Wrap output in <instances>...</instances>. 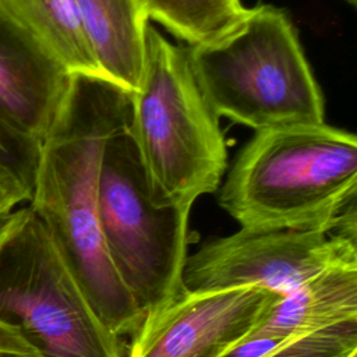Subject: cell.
Returning a JSON list of instances; mask_svg holds the SVG:
<instances>
[{"instance_id":"18","label":"cell","mask_w":357,"mask_h":357,"mask_svg":"<svg viewBox=\"0 0 357 357\" xmlns=\"http://www.w3.org/2000/svg\"><path fill=\"white\" fill-rule=\"evenodd\" d=\"M28 211H29V205L20 206V208L11 211L10 213H7L0 220V247L15 231V229L22 223V220L25 219Z\"/></svg>"},{"instance_id":"16","label":"cell","mask_w":357,"mask_h":357,"mask_svg":"<svg viewBox=\"0 0 357 357\" xmlns=\"http://www.w3.org/2000/svg\"><path fill=\"white\" fill-rule=\"evenodd\" d=\"M32 184L11 166L0 162V213H8L29 202Z\"/></svg>"},{"instance_id":"8","label":"cell","mask_w":357,"mask_h":357,"mask_svg":"<svg viewBox=\"0 0 357 357\" xmlns=\"http://www.w3.org/2000/svg\"><path fill=\"white\" fill-rule=\"evenodd\" d=\"M278 297L258 286L185 289L142 319L127 357H220L258 326Z\"/></svg>"},{"instance_id":"9","label":"cell","mask_w":357,"mask_h":357,"mask_svg":"<svg viewBox=\"0 0 357 357\" xmlns=\"http://www.w3.org/2000/svg\"><path fill=\"white\" fill-rule=\"evenodd\" d=\"M73 77L0 17V124L42 148L70 93Z\"/></svg>"},{"instance_id":"12","label":"cell","mask_w":357,"mask_h":357,"mask_svg":"<svg viewBox=\"0 0 357 357\" xmlns=\"http://www.w3.org/2000/svg\"><path fill=\"white\" fill-rule=\"evenodd\" d=\"M0 17L71 75L103 77L75 0H0Z\"/></svg>"},{"instance_id":"15","label":"cell","mask_w":357,"mask_h":357,"mask_svg":"<svg viewBox=\"0 0 357 357\" xmlns=\"http://www.w3.org/2000/svg\"><path fill=\"white\" fill-rule=\"evenodd\" d=\"M40 148L25 142L0 124V162L11 166L33 187Z\"/></svg>"},{"instance_id":"14","label":"cell","mask_w":357,"mask_h":357,"mask_svg":"<svg viewBox=\"0 0 357 357\" xmlns=\"http://www.w3.org/2000/svg\"><path fill=\"white\" fill-rule=\"evenodd\" d=\"M357 351V319L279 339L257 357H349Z\"/></svg>"},{"instance_id":"7","label":"cell","mask_w":357,"mask_h":357,"mask_svg":"<svg viewBox=\"0 0 357 357\" xmlns=\"http://www.w3.org/2000/svg\"><path fill=\"white\" fill-rule=\"evenodd\" d=\"M357 259V240L298 230L238 231L204 243L187 257V290L258 286L284 296L322 269Z\"/></svg>"},{"instance_id":"3","label":"cell","mask_w":357,"mask_h":357,"mask_svg":"<svg viewBox=\"0 0 357 357\" xmlns=\"http://www.w3.org/2000/svg\"><path fill=\"white\" fill-rule=\"evenodd\" d=\"M128 131L155 204L191 209L198 197L218 190L227 166L219 117L195 81L188 47L151 25Z\"/></svg>"},{"instance_id":"1","label":"cell","mask_w":357,"mask_h":357,"mask_svg":"<svg viewBox=\"0 0 357 357\" xmlns=\"http://www.w3.org/2000/svg\"><path fill=\"white\" fill-rule=\"evenodd\" d=\"M131 92L92 75H74L66 106L40 148L29 206L103 324L134 335L144 315L107 254L98 216L103 146L130 123Z\"/></svg>"},{"instance_id":"6","label":"cell","mask_w":357,"mask_h":357,"mask_svg":"<svg viewBox=\"0 0 357 357\" xmlns=\"http://www.w3.org/2000/svg\"><path fill=\"white\" fill-rule=\"evenodd\" d=\"M0 322L46 357H124L31 206L0 247Z\"/></svg>"},{"instance_id":"19","label":"cell","mask_w":357,"mask_h":357,"mask_svg":"<svg viewBox=\"0 0 357 357\" xmlns=\"http://www.w3.org/2000/svg\"><path fill=\"white\" fill-rule=\"evenodd\" d=\"M8 213H10V212H8ZM6 215H7V213H0V220H1V219H3Z\"/></svg>"},{"instance_id":"4","label":"cell","mask_w":357,"mask_h":357,"mask_svg":"<svg viewBox=\"0 0 357 357\" xmlns=\"http://www.w3.org/2000/svg\"><path fill=\"white\" fill-rule=\"evenodd\" d=\"M195 81L218 117L255 131L325 121L324 99L289 15L245 8L218 38L188 47Z\"/></svg>"},{"instance_id":"10","label":"cell","mask_w":357,"mask_h":357,"mask_svg":"<svg viewBox=\"0 0 357 357\" xmlns=\"http://www.w3.org/2000/svg\"><path fill=\"white\" fill-rule=\"evenodd\" d=\"M357 319V259L335 264L279 296L248 336L287 337Z\"/></svg>"},{"instance_id":"11","label":"cell","mask_w":357,"mask_h":357,"mask_svg":"<svg viewBox=\"0 0 357 357\" xmlns=\"http://www.w3.org/2000/svg\"><path fill=\"white\" fill-rule=\"evenodd\" d=\"M102 75L128 92L138 88L148 15L141 0H75Z\"/></svg>"},{"instance_id":"17","label":"cell","mask_w":357,"mask_h":357,"mask_svg":"<svg viewBox=\"0 0 357 357\" xmlns=\"http://www.w3.org/2000/svg\"><path fill=\"white\" fill-rule=\"evenodd\" d=\"M0 357H46L15 329L0 322Z\"/></svg>"},{"instance_id":"2","label":"cell","mask_w":357,"mask_h":357,"mask_svg":"<svg viewBox=\"0 0 357 357\" xmlns=\"http://www.w3.org/2000/svg\"><path fill=\"white\" fill-rule=\"evenodd\" d=\"M356 198L357 138L324 121L257 131L218 201L241 227L356 238Z\"/></svg>"},{"instance_id":"5","label":"cell","mask_w":357,"mask_h":357,"mask_svg":"<svg viewBox=\"0 0 357 357\" xmlns=\"http://www.w3.org/2000/svg\"><path fill=\"white\" fill-rule=\"evenodd\" d=\"M190 211L152 201L128 126L107 138L98 178L100 230L110 261L144 318L185 291Z\"/></svg>"},{"instance_id":"21","label":"cell","mask_w":357,"mask_h":357,"mask_svg":"<svg viewBox=\"0 0 357 357\" xmlns=\"http://www.w3.org/2000/svg\"><path fill=\"white\" fill-rule=\"evenodd\" d=\"M349 1H350V3H351V4H354V0H349Z\"/></svg>"},{"instance_id":"20","label":"cell","mask_w":357,"mask_h":357,"mask_svg":"<svg viewBox=\"0 0 357 357\" xmlns=\"http://www.w3.org/2000/svg\"><path fill=\"white\" fill-rule=\"evenodd\" d=\"M349 357H357V351H356V353H353V354H350Z\"/></svg>"},{"instance_id":"13","label":"cell","mask_w":357,"mask_h":357,"mask_svg":"<svg viewBox=\"0 0 357 357\" xmlns=\"http://www.w3.org/2000/svg\"><path fill=\"white\" fill-rule=\"evenodd\" d=\"M155 20L190 46L218 38L244 14L241 0H141Z\"/></svg>"}]
</instances>
